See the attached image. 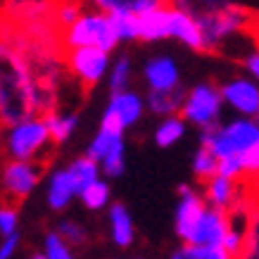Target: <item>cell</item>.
I'll use <instances>...</instances> for the list:
<instances>
[{"mask_svg": "<svg viewBox=\"0 0 259 259\" xmlns=\"http://www.w3.org/2000/svg\"><path fill=\"white\" fill-rule=\"evenodd\" d=\"M86 0H50V12H53V22L62 31L64 26H69L76 17L86 10Z\"/></svg>", "mask_w": 259, "mask_h": 259, "instance_id": "cell-23", "label": "cell"}, {"mask_svg": "<svg viewBox=\"0 0 259 259\" xmlns=\"http://www.w3.org/2000/svg\"><path fill=\"white\" fill-rule=\"evenodd\" d=\"M38 257H46V259H71L74 257V247H71L67 240H64L57 231H50L46 233L43 238V252Z\"/></svg>", "mask_w": 259, "mask_h": 259, "instance_id": "cell-30", "label": "cell"}, {"mask_svg": "<svg viewBox=\"0 0 259 259\" xmlns=\"http://www.w3.org/2000/svg\"><path fill=\"white\" fill-rule=\"evenodd\" d=\"M259 141V121L243 117L228 124H214L202 128V145L212 150L217 157H240L252 143Z\"/></svg>", "mask_w": 259, "mask_h": 259, "instance_id": "cell-4", "label": "cell"}, {"mask_svg": "<svg viewBox=\"0 0 259 259\" xmlns=\"http://www.w3.org/2000/svg\"><path fill=\"white\" fill-rule=\"evenodd\" d=\"M166 38H171V3L138 12V40L155 43Z\"/></svg>", "mask_w": 259, "mask_h": 259, "instance_id": "cell-14", "label": "cell"}, {"mask_svg": "<svg viewBox=\"0 0 259 259\" xmlns=\"http://www.w3.org/2000/svg\"><path fill=\"white\" fill-rule=\"evenodd\" d=\"M67 166H69V171L74 174V179L79 181V186H86V183H91V181H95V179H102L100 162L95 157H91L88 152L76 159H71Z\"/></svg>", "mask_w": 259, "mask_h": 259, "instance_id": "cell-27", "label": "cell"}, {"mask_svg": "<svg viewBox=\"0 0 259 259\" xmlns=\"http://www.w3.org/2000/svg\"><path fill=\"white\" fill-rule=\"evenodd\" d=\"M202 195L207 200V204L219 207L224 212H231L233 207H238L240 202H247V183L238 179H228V176H212L202 183Z\"/></svg>", "mask_w": 259, "mask_h": 259, "instance_id": "cell-9", "label": "cell"}, {"mask_svg": "<svg viewBox=\"0 0 259 259\" xmlns=\"http://www.w3.org/2000/svg\"><path fill=\"white\" fill-rule=\"evenodd\" d=\"M62 48H79V46H95L107 53H114V48L121 43L114 26V17L110 12H102L98 8H86L69 26L60 31Z\"/></svg>", "mask_w": 259, "mask_h": 259, "instance_id": "cell-3", "label": "cell"}, {"mask_svg": "<svg viewBox=\"0 0 259 259\" xmlns=\"http://www.w3.org/2000/svg\"><path fill=\"white\" fill-rule=\"evenodd\" d=\"M243 257H257L259 259V207L257 204H252L250 228H247V240H245Z\"/></svg>", "mask_w": 259, "mask_h": 259, "instance_id": "cell-34", "label": "cell"}, {"mask_svg": "<svg viewBox=\"0 0 259 259\" xmlns=\"http://www.w3.org/2000/svg\"><path fill=\"white\" fill-rule=\"evenodd\" d=\"M245 183H247V197H250V202L259 207V174L245 179Z\"/></svg>", "mask_w": 259, "mask_h": 259, "instance_id": "cell-38", "label": "cell"}, {"mask_svg": "<svg viewBox=\"0 0 259 259\" xmlns=\"http://www.w3.org/2000/svg\"><path fill=\"white\" fill-rule=\"evenodd\" d=\"M221 98L243 117H259V83L250 79H231L221 86Z\"/></svg>", "mask_w": 259, "mask_h": 259, "instance_id": "cell-13", "label": "cell"}, {"mask_svg": "<svg viewBox=\"0 0 259 259\" xmlns=\"http://www.w3.org/2000/svg\"><path fill=\"white\" fill-rule=\"evenodd\" d=\"M3 128H5V126H3V121H0V155H3Z\"/></svg>", "mask_w": 259, "mask_h": 259, "instance_id": "cell-39", "label": "cell"}, {"mask_svg": "<svg viewBox=\"0 0 259 259\" xmlns=\"http://www.w3.org/2000/svg\"><path fill=\"white\" fill-rule=\"evenodd\" d=\"M112 53L95 46H79L64 50V64L69 71L71 81H76L81 88H95L107 79V71L112 64Z\"/></svg>", "mask_w": 259, "mask_h": 259, "instance_id": "cell-5", "label": "cell"}, {"mask_svg": "<svg viewBox=\"0 0 259 259\" xmlns=\"http://www.w3.org/2000/svg\"><path fill=\"white\" fill-rule=\"evenodd\" d=\"M79 181L74 179L69 166H60L53 169L46 183V202L53 212H64L76 197H79Z\"/></svg>", "mask_w": 259, "mask_h": 259, "instance_id": "cell-12", "label": "cell"}, {"mask_svg": "<svg viewBox=\"0 0 259 259\" xmlns=\"http://www.w3.org/2000/svg\"><path fill=\"white\" fill-rule=\"evenodd\" d=\"M79 200L86 209L100 212V209H107L112 204V190H110V186H107V181L95 179V181H91V183H86V186H81Z\"/></svg>", "mask_w": 259, "mask_h": 259, "instance_id": "cell-21", "label": "cell"}, {"mask_svg": "<svg viewBox=\"0 0 259 259\" xmlns=\"http://www.w3.org/2000/svg\"><path fill=\"white\" fill-rule=\"evenodd\" d=\"M221 107H224L221 88H217L214 83H197L190 91H186V98L181 105V117L188 124H195L197 128H209V126L219 124Z\"/></svg>", "mask_w": 259, "mask_h": 259, "instance_id": "cell-7", "label": "cell"}, {"mask_svg": "<svg viewBox=\"0 0 259 259\" xmlns=\"http://www.w3.org/2000/svg\"><path fill=\"white\" fill-rule=\"evenodd\" d=\"M183 98H186V91L181 86L166 88V91H150L145 98V107L159 119L169 117V114H181Z\"/></svg>", "mask_w": 259, "mask_h": 259, "instance_id": "cell-18", "label": "cell"}, {"mask_svg": "<svg viewBox=\"0 0 259 259\" xmlns=\"http://www.w3.org/2000/svg\"><path fill=\"white\" fill-rule=\"evenodd\" d=\"M100 169H102V176L107 179H119L126 169V148H124V141H119L117 145H112L100 159Z\"/></svg>", "mask_w": 259, "mask_h": 259, "instance_id": "cell-28", "label": "cell"}, {"mask_svg": "<svg viewBox=\"0 0 259 259\" xmlns=\"http://www.w3.org/2000/svg\"><path fill=\"white\" fill-rule=\"evenodd\" d=\"M171 38L181 40L186 48L195 50V53H207V46H204V33L202 26L195 17L186 12V10L176 8L171 3Z\"/></svg>", "mask_w": 259, "mask_h": 259, "instance_id": "cell-15", "label": "cell"}, {"mask_svg": "<svg viewBox=\"0 0 259 259\" xmlns=\"http://www.w3.org/2000/svg\"><path fill=\"white\" fill-rule=\"evenodd\" d=\"M207 209V200L200 190L193 186L183 183L179 186V207H176V236L181 238V243H186L188 236L193 233L195 224Z\"/></svg>", "mask_w": 259, "mask_h": 259, "instance_id": "cell-10", "label": "cell"}, {"mask_svg": "<svg viewBox=\"0 0 259 259\" xmlns=\"http://www.w3.org/2000/svg\"><path fill=\"white\" fill-rule=\"evenodd\" d=\"M55 145L46 114L33 112L29 117L17 119L3 128V157L8 159H33L43 162Z\"/></svg>", "mask_w": 259, "mask_h": 259, "instance_id": "cell-2", "label": "cell"}, {"mask_svg": "<svg viewBox=\"0 0 259 259\" xmlns=\"http://www.w3.org/2000/svg\"><path fill=\"white\" fill-rule=\"evenodd\" d=\"M148 110L145 107V98L141 93H136L131 88H124V91H114L110 93V102L102 112V121L100 124H107L112 128H119V131H126L141 121L143 112Z\"/></svg>", "mask_w": 259, "mask_h": 259, "instance_id": "cell-8", "label": "cell"}, {"mask_svg": "<svg viewBox=\"0 0 259 259\" xmlns=\"http://www.w3.org/2000/svg\"><path fill=\"white\" fill-rule=\"evenodd\" d=\"M107 221H110V238L112 243L126 250L131 247L136 240V224L131 212L126 209V204L121 202H112L107 207Z\"/></svg>", "mask_w": 259, "mask_h": 259, "instance_id": "cell-17", "label": "cell"}, {"mask_svg": "<svg viewBox=\"0 0 259 259\" xmlns=\"http://www.w3.org/2000/svg\"><path fill=\"white\" fill-rule=\"evenodd\" d=\"M36 112L31 69L26 55L10 31L8 17L0 12V121L12 124Z\"/></svg>", "mask_w": 259, "mask_h": 259, "instance_id": "cell-1", "label": "cell"}, {"mask_svg": "<svg viewBox=\"0 0 259 259\" xmlns=\"http://www.w3.org/2000/svg\"><path fill=\"white\" fill-rule=\"evenodd\" d=\"M19 231V212H17L15 202L3 200L0 202V236H10Z\"/></svg>", "mask_w": 259, "mask_h": 259, "instance_id": "cell-33", "label": "cell"}, {"mask_svg": "<svg viewBox=\"0 0 259 259\" xmlns=\"http://www.w3.org/2000/svg\"><path fill=\"white\" fill-rule=\"evenodd\" d=\"M143 79L148 83V91H166V88L181 86V71L179 64L169 55H157L145 62Z\"/></svg>", "mask_w": 259, "mask_h": 259, "instance_id": "cell-16", "label": "cell"}, {"mask_svg": "<svg viewBox=\"0 0 259 259\" xmlns=\"http://www.w3.org/2000/svg\"><path fill=\"white\" fill-rule=\"evenodd\" d=\"M174 257L176 259H228V252L224 247H214V245L183 243V247Z\"/></svg>", "mask_w": 259, "mask_h": 259, "instance_id": "cell-31", "label": "cell"}, {"mask_svg": "<svg viewBox=\"0 0 259 259\" xmlns=\"http://www.w3.org/2000/svg\"><path fill=\"white\" fill-rule=\"evenodd\" d=\"M19 245H22L19 231L10 233V236H0V259H12L19 252Z\"/></svg>", "mask_w": 259, "mask_h": 259, "instance_id": "cell-37", "label": "cell"}, {"mask_svg": "<svg viewBox=\"0 0 259 259\" xmlns=\"http://www.w3.org/2000/svg\"><path fill=\"white\" fill-rule=\"evenodd\" d=\"M57 233L67 240V243L74 247V250H79V247H83V245L88 243V238H91V233H88V228L81 224V221L76 219H60L57 221Z\"/></svg>", "mask_w": 259, "mask_h": 259, "instance_id": "cell-29", "label": "cell"}, {"mask_svg": "<svg viewBox=\"0 0 259 259\" xmlns=\"http://www.w3.org/2000/svg\"><path fill=\"white\" fill-rule=\"evenodd\" d=\"M46 121H48V128H50V136L53 141L57 143H67L71 136L76 134V126H79V114L76 112H67L62 107L57 110H50L46 114Z\"/></svg>", "mask_w": 259, "mask_h": 259, "instance_id": "cell-19", "label": "cell"}, {"mask_svg": "<svg viewBox=\"0 0 259 259\" xmlns=\"http://www.w3.org/2000/svg\"><path fill=\"white\" fill-rule=\"evenodd\" d=\"M131 76H134L131 57H128V55H119L117 60L110 64V71H107V86H110V93L128 88Z\"/></svg>", "mask_w": 259, "mask_h": 259, "instance_id": "cell-25", "label": "cell"}, {"mask_svg": "<svg viewBox=\"0 0 259 259\" xmlns=\"http://www.w3.org/2000/svg\"><path fill=\"white\" fill-rule=\"evenodd\" d=\"M43 179V162L8 159L0 164V193L10 202H22L38 188Z\"/></svg>", "mask_w": 259, "mask_h": 259, "instance_id": "cell-6", "label": "cell"}, {"mask_svg": "<svg viewBox=\"0 0 259 259\" xmlns=\"http://www.w3.org/2000/svg\"><path fill=\"white\" fill-rule=\"evenodd\" d=\"M226 233H228V212H224V209H219V207L207 204V209H204V214L195 224V228H193V233L188 236L186 243L224 247ZM224 250H226V247H224Z\"/></svg>", "mask_w": 259, "mask_h": 259, "instance_id": "cell-11", "label": "cell"}, {"mask_svg": "<svg viewBox=\"0 0 259 259\" xmlns=\"http://www.w3.org/2000/svg\"><path fill=\"white\" fill-rule=\"evenodd\" d=\"M193 174H195V179L200 183H204L207 179H212V176L219 174V157L207 145H202V143H200V150L193 157Z\"/></svg>", "mask_w": 259, "mask_h": 259, "instance_id": "cell-26", "label": "cell"}, {"mask_svg": "<svg viewBox=\"0 0 259 259\" xmlns=\"http://www.w3.org/2000/svg\"><path fill=\"white\" fill-rule=\"evenodd\" d=\"M240 159H243V166H245V179L257 176L259 174V141L252 143L250 148L240 155Z\"/></svg>", "mask_w": 259, "mask_h": 259, "instance_id": "cell-36", "label": "cell"}, {"mask_svg": "<svg viewBox=\"0 0 259 259\" xmlns=\"http://www.w3.org/2000/svg\"><path fill=\"white\" fill-rule=\"evenodd\" d=\"M219 174L228 176V179H238L245 181V166L240 157H221L219 159Z\"/></svg>", "mask_w": 259, "mask_h": 259, "instance_id": "cell-35", "label": "cell"}, {"mask_svg": "<svg viewBox=\"0 0 259 259\" xmlns=\"http://www.w3.org/2000/svg\"><path fill=\"white\" fill-rule=\"evenodd\" d=\"M171 0H86L88 8H98L102 12H110V15H117V12H145V10L159 8V5H169Z\"/></svg>", "mask_w": 259, "mask_h": 259, "instance_id": "cell-20", "label": "cell"}, {"mask_svg": "<svg viewBox=\"0 0 259 259\" xmlns=\"http://www.w3.org/2000/svg\"><path fill=\"white\" fill-rule=\"evenodd\" d=\"M186 119L181 114H169V117H162V121L155 128V143L159 148H171L186 136Z\"/></svg>", "mask_w": 259, "mask_h": 259, "instance_id": "cell-22", "label": "cell"}, {"mask_svg": "<svg viewBox=\"0 0 259 259\" xmlns=\"http://www.w3.org/2000/svg\"><path fill=\"white\" fill-rule=\"evenodd\" d=\"M119 141H124V131L112 128V126H107V124H100L98 134L93 136V141L88 143V150H86V152L91 155V157H95L98 162H100L102 155H105V152H107L112 145H117Z\"/></svg>", "mask_w": 259, "mask_h": 259, "instance_id": "cell-24", "label": "cell"}, {"mask_svg": "<svg viewBox=\"0 0 259 259\" xmlns=\"http://www.w3.org/2000/svg\"><path fill=\"white\" fill-rule=\"evenodd\" d=\"M114 17V26H117L119 40L121 43H131L138 40V15L136 12H117Z\"/></svg>", "mask_w": 259, "mask_h": 259, "instance_id": "cell-32", "label": "cell"}]
</instances>
